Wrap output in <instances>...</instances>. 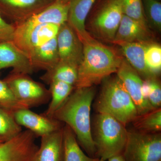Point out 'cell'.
I'll return each mask as SVG.
<instances>
[{"label":"cell","instance_id":"cb8c5ba5","mask_svg":"<svg viewBox=\"0 0 161 161\" xmlns=\"http://www.w3.org/2000/svg\"><path fill=\"white\" fill-rule=\"evenodd\" d=\"M133 122L140 132L154 133L161 130V108L156 109L142 115H138Z\"/></svg>","mask_w":161,"mask_h":161},{"label":"cell","instance_id":"484cf974","mask_svg":"<svg viewBox=\"0 0 161 161\" xmlns=\"http://www.w3.org/2000/svg\"><path fill=\"white\" fill-rule=\"evenodd\" d=\"M122 8L124 14L135 20L148 30L142 0H122Z\"/></svg>","mask_w":161,"mask_h":161},{"label":"cell","instance_id":"d6a6232c","mask_svg":"<svg viewBox=\"0 0 161 161\" xmlns=\"http://www.w3.org/2000/svg\"><path fill=\"white\" fill-rule=\"evenodd\" d=\"M6 142L5 140H4V139L3 138H2V137H0V145H1V144L3 143L4 142Z\"/></svg>","mask_w":161,"mask_h":161},{"label":"cell","instance_id":"4dcf8cb0","mask_svg":"<svg viewBox=\"0 0 161 161\" xmlns=\"http://www.w3.org/2000/svg\"><path fill=\"white\" fill-rule=\"evenodd\" d=\"M14 30V25L7 23L0 14V43L13 41Z\"/></svg>","mask_w":161,"mask_h":161},{"label":"cell","instance_id":"d4e9b609","mask_svg":"<svg viewBox=\"0 0 161 161\" xmlns=\"http://www.w3.org/2000/svg\"><path fill=\"white\" fill-rule=\"evenodd\" d=\"M22 131V127L15 119L14 112L0 108V137L8 141Z\"/></svg>","mask_w":161,"mask_h":161},{"label":"cell","instance_id":"5bb4252c","mask_svg":"<svg viewBox=\"0 0 161 161\" xmlns=\"http://www.w3.org/2000/svg\"><path fill=\"white\" fill-rule=\"evenodd\" d=\"M60 26L52 23L42 24L22 34L15 36L13 41L27 56L33 48L56 37Z\"/></svg>","mask_w":161,"mask_h":161},{"label":"cell","instance_id":"e575fe53","mask_svg":"<svg viewBox=\"0 0 161 161\" xmlns=\"http://www.w3.org/2000/svg\"><path fill=\"white\" fill-rule=\"evenodd\" d=\"M104 161L102 159L98 158V161Z\"/></svg>","mask_w":161,"mask_h":161},{"label":"cell","instance_id":"2e32d148","mask_svg":"<svg viewBox=\"0 0 161 161\" xmlns=\"http://www.w3.org/2000/svg\"><path fill=\"white\" fill-rule=\"evenodd\" d=\"M97 0H71L67 23L73 28L81 43L92 37L87 31L85 22L92 6Z\"/></svg>","mask_w":161,"mask_h":161},{"label":"cell","instance_id":"e0dca14e","mask_svg":"<svg viewBox=\"0 0 161 161\" xmlns=\"http://www.w3.org/2000/svg\"><path fill=\"white\" fill-rule=\"evenodd\" d=\"M120 47L126 60L145 80L156 78L147 67L145 59V53L148 43L146 42H119L115 43Z\"/></svg>","mask_w":161,"mask_h":161},{"label":"cell","instance_id":"3957f363","mask_svg":"<svg viewBox=\"0 0 161 161\" xmlns=\"http://www.w3.org/2000/svg\"><path fill=\"white\" fill-rule=\"evenodd\" d=\"M95 108L98 113L111 115L125 126L138 116L134 103L117 76L104 83Z\"/></svg>","mask_w":161,"mask_h":161},{"label":"cell","instance_id":"d6986e66","mask_svg":"<svg viewBox=\"0 0 161 161\" xmlns=\"http://www.w3.org/2000/svg\"><path fill=\"white\" fill-rule=\"evenodd\" d=\"M41 138L40 147L31 161H63V128Z\"/></svg>","mask_w":161,"mask_h":161},{"label":"cell","instance_id":"4fadbf2b","mask_svg":"<svg viewBox=\"0 0 161 161\" xmlns=\"http://www.w3.org/2000/svg\"><path fill=\"white\" fill-rule=\"evenodd\" d=\"M16 121L32 132L36 137H42L62 129L63 123L43 113L39 114L29 108H21L14 112Z\"/></svg>","mask_w":161,"mask_h":161},{"label":"cell","instance_id":"9c48e42d","mask_svg":"<svg viewBox=\"0 0 161 161\" xmlns=\"http://www.w3.org/2000/svg\"><path fill=\"white\" fill-rule=\"evenodd\" d=\"M55 0H0V14L12 24L22 23L48 7Z\"/></svg>","mask_w":161,"mask_h":161},{"label":"cell","instance_id":"7a4b0ae2","mask_svg":"<svg viewBox=\"0 0 161 161\" xmlns=\"http://www.w3.org/2000/svg\"><path fill=\"white\" fill-rule=\"evenodd\" d=\"M83 57L75 88L98 84L117 72L123 59L113 49L91 37L82 43Z\"/></svg>","mask_w":161,"mask_h":161},{"label":"cell","instance_id":"836d02e7","mask_svg":"<svg viewBox=\"0 0 161 161\" xmlns=\"http://www.w3.org/2000/svg\"><path fill=\"white\" fill-rule=\"evenodd\" d=\"M55 1H62V2H70L71 0H55Z\"/></svg>","mask_w":161,"mask_h":161},{"label":"cell","instance_id":"8992f818","mask_svg":"<svg viewBox=\"0 0 161 161\" xmlns=\"http://www.w3.org/2000/svg\"><path fill=\"white\" fill-rule=\"evenodd\" d=\"M122 154L125 161H161L160 133L128 131Z\"/></svg>","mask_w":161,"mask_h":161},{"label":"cell","instance_id":"1f68e13d","mask_svg":"<svg viewBox=\"0 0 161 161\" xmlns=\"http://www.w3.org/2000/svg\"><path fill=\"white\" fill-rule=\"evenodd\" d=\"M107 160L108 161H125L122 154L114 156L110 158Z\"/></svg>","mask_w":161,"mask_h":161},{"label":"cell","instance_id":"7c38bea8","mask_svg":"<svg viewBox=\"0 0 161 161\" xmlns=\"http://www.w3.org/2000/svg\"><path fill=\"white\" fill-rule=\"evenodd\" d=\"M116 73L134 103L138 115H144L155 109L143 96V80L126 60L123 59Z\"/></svg>","mask_w":161,"mask_h":161},{"label":"cell","instance_id":"7402d4cb","mask_svg":"<svg viewBox=\"0 0 161 161\" xmlns=\"http://www.w3.org/2000/svg\"><path fill=\"white\" fill-rule=\"evenodd\" d=\"M50 103L43 115L53 118L55 112L71 94L75 87L69 84L60 81H53L49 84Z\"/></svg>","mask_w":161,"mask_h":161},{"label":"cell","instance_id":"83f0119b","mask_svg":"<svg viewBox=\"0 0 161 161\" xmlns=\"http://www.w3.org/2000/svg\"><path fill=\"white\" fill-rule=\"evenodd\" d=\"M0 108L12 112L19 109L26 108L18 102L3 80H0Z\"/></svg>","mask_w":161,"mask_h":161},{"label":"cell","instance_id":"9a60e30c","mask_svg":"<svg viewBox=\"0 0 161 161\" xmlns=\"http://www.w3.org/2000/svg\"><path fill=\"white\" fill-rule=\"evenodd\" d=\"M9 68L12 72L29 75L35 72L29 58L13 41L0 43V71Z\"/></svg>","mask_w":161,"mask_h":161},{"label":"cell","instance_id":"f546056e","mask_svg":"<svg viewBox=\"0 0 161 161\" xmlns=\"http://www.w3.org/2000/svg\"><path fill=\"white\" fill-rule=\"evenodd\" d=\"M150 90L148 100L154 109L160 108L161 105V87L160 85L156 78L150 79Z\"/></svg>","mask_w":161,"mask_h":161},{"label":"cell","instance_id":"6da1fadb","mask_svg":"<svg viewBox=\"0 0 161 161\" xmlns=\"http://www.w3.org/2000/svg\"><path fill=\"white\" fill-rule=\"evenodd\" d=\"M95 92L93 86L75 88L53 118L70 128L80 147L95 158L96 149L91 123V110Z\"/></svg>","mask_w":161,"mask_h":161},{"label":"cell","instance_id":"ac0fdd59","mask_svg":"<svg viewBox=\"0 0 161 161\" xmlns=\"http://www.w3.org/2000/svg\"><path fill=\"white\" fill-rule=\"evenodd\" d=\"M27 56L35 71L51 69L59 62L57 36L33 48Z\"/></svg>","mask_w":161,"mask_h":161},{"label":"cell","instance_id":"ffe728a7","mask_svg":"<svg viewBox=\"0 0 161 161\" xmlns=\"http://www.w3.org/2000/svg\"><path fill=\"white\" fill-rule=\"evenodd\" d=\"M148 34L139 23L123 14L112 43L146 42Z\"/></svg>","mask_w":161,"mask_h":161},{"label":"cell","instance_id":"603a6c76","mask_svg":"<svg viewBox=\"0 0 161 161\" xmlns=\"http://www.w3.org/2000/svg\"><path fill=\"white\" fill-rule=\"evenodd\" d=\"M40 79L48 84L53 81H60L75 87L78 79V68L59 62L51 69L46 71Z\"/></svg>","mask_w":161,"mask_h":161},{"label":"cell","instance_id":"5b68a950","mask_svg":"<svg viewBox=\"0 0 161 161\" xmlns=\"http://www.w3.org/2000/svg\"><path fill=\"white\" fill-rule=\"evenodd\" d=\"M29 75L11 71L3 79L18 102L29 109L45 104L51 99L49 89Z\"/></svg>","mask_w":161,"mask_h":161},{"label":"cell","instance_id":"277c9868","mask_svg":"<svg viewBox=\"0 0 161 161\" xmlns=\"http://www.w3.org/2000/svg\"><path fill=\"white\" fill-rule=\"evenodd\" d=\"M93 140L96 155L105 161L122 154L127 139L125 126L108 114L98 113L94 122Z\"/></svg>","mask_w":161,"mask_h":161},{"label":"cell","instance_id":"ba28073f","mask_svg":"<svg viewBox=\"0 0 161 161\" xmlns=\"http://www.w3.org/2000/svg\"><path fill=\"white\" fill-rule=\"evenodd\" d=\"M36 137L26 130L4 142L0 145V161H31L39 148Z\"/></svg>","mask_w":161,"mask_h":161},{"label":"cell","instance_id":"4316f807","mask_svg":"<svg viewBox=\"0 0 161 161\" xmlns=\"http://www.w3.org/2000/svg\"><path fill=\"white\" fill-rule=\"evenodd\" d=\"M146 20L158 31L161 28V3L158 0H142Z\"/></svg>","mask_w":161,"mask_h":161},{"label":"cell","instance_id":"8fae6325","mask_svg":"<svg viewBox=\"0 0 161 161\" xmlns=\"http://www.w3.org/2000/svg\"><path fill=\"white\" fill-rule=\"evenodd\" d=\"M70 2L55 1L48 7L24 22L15 25L14 24L15 27L14 36L22 34L36 26L45 23H54L60 26L66 23Z\"/></svg>","mask_w":161,"mask_h":161},{"label":"cell","instance_id":"52a82bcc","mask_svg":"<svg viewBox=\"0 0 161 161\" xmlns=\"http://www.w3.org/2000/svg\"><path fill=\"white\" fill-rule=\"evenodd\" d=\"M123 14L122 0H105L93 20L95 31L103 40L113 42Z\"/></svg>","mask_w":161,"mask_h":161},{"label":"cell","instance_id":"30bf717a","mask_svg":"<svg viewBox=\"0 0 161 161\" xmlns=\"http://www.w3.org/2000/svg\"><path fill=\"white\" fill-rule=\"evenodd\" d=\"M57 42L59 62L78 69L83 57V44L67 22L60 25Z\"/></svg>","mask_w":161,"mask_h":161},{"label":"cell","instance_id":"f1b7e54d","mask_svg":"<svg viewBox=\"0 0 161 161\" xmlns=\"http://www.w3.org/2000/svg\"><path fill=\"white\" fill-rule=\"evenodd\" d=\"M146 64L150 71L156 76L161 69V47L156 44H148L145 51Z\"/></svg>","mask_w":161,"mask_h":161},{"label":"cell","instance_id":"44dd1931","mask_svg":"<svg viewBox=\"0 0 161 161\" xmlns=\"http://www.w3.org/2000/svg\"><path fill=\"white\" fill-rule=\"evenodd\" d=\"M63 161H97L98 158H93L86 155L81 150L76 136L69 127H63Z\"/></svg>","mask_w":161,"mask_h":161}]
</instances>
